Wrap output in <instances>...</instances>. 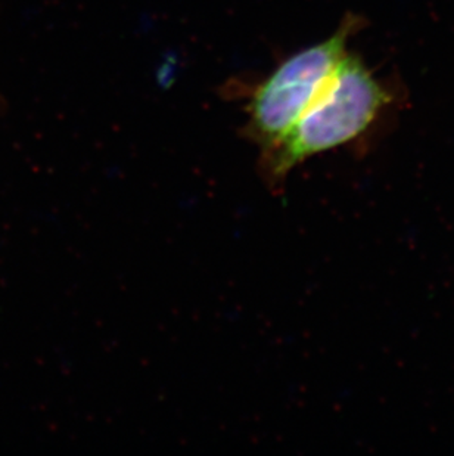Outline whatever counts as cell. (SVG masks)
Masks as SVG:
<instances>
[{"label":"cell","instance_id":"6da1fadb","mask_svg":"<svg viewBox=\"0 0 454 456\" xmlns=\"http://www.w3.org/2000/svg\"><path fill=\"white\" fill-rule=\"evenodd\" d=\"M388 101L390 95L361 60L344 56L291 129L263 151L267 179L278 186L310 157L359 138Z\"/></svg>","mask_w":454,"mask_h":456},{"label":"cell","instance_id":"7a4b0ae2","mask_svg":"<svg viewBox=\"0 0 454 456\" xmlns=\"http://www.w3.org/2000/svg\"><path fill=\"white\" fill-rule=\"evenodd\" d=\"M356 18H347L329 39L283 61L258 85L248 103L247 130L263 151L273 147L318 95L339 61L345 56L348 36Z\"/></svg>","mask_w":454,"mask_h":456}]
</instances>
